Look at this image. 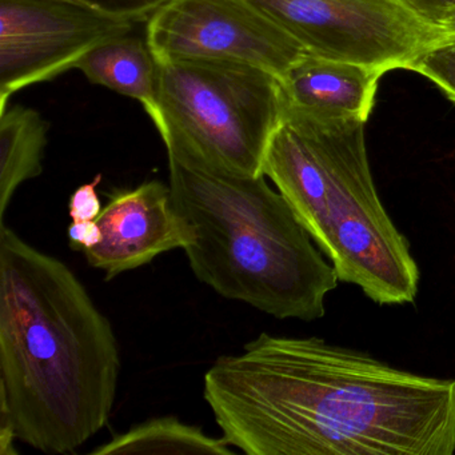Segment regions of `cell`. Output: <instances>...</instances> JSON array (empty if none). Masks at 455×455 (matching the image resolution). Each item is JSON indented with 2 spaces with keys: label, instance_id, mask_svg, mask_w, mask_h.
I'll return each mask as SVG.
<instances>
[{
  "label": "cell",
  "instance_id": "cell-1",
  "mask_svg": "<svg viewBox=\"0 0 455 455\" xmlns=\"http://www.w3.org/2000/svg\"><path fill=\"white\" fill-rule=\"evenodd\" d=\"M204 396L247 455H452L455 380L319 338L262 332L204 374Z\"/></svg>",
  "mask_w": 455,
  "mask_h": 455
},
{
  "label": "cell",
  "instance_id": "cell-2",
  "mask_svg": "<svg viewBox=\"0 0 455 455\" xmlns=\"http://www.w3.org/2000/svg\"><path fill=\"white\" fill-rule=\"evenodd\" d=\"M121 356L110 321L66 263L0 226V406L17 438L65 454L110 419Z\"/></svg>",
  "mask_w": 455,
  "mask_h": 455
},
{
  "label": "cell",
  "instance_id": "cell-3",
  "mask_svg": "<svg viewBox=\"0 0 455 455\" xmlns=\"http://www.w3.org/2000/svg\"><path fill=\"white\" fill-rule=\"evenodd\" d=\"M169 170L172 202L196 231L185 252L202 283L278 319L324 315L337 271L265 175L223 174L174 156Z\"/></svg>",
  "mask_w": 455,
  "mask_h": 455
},
{
  "label": "cell",
  "instance_id": "cell-4",
  "mask_svg": "<svg viewBox=\"0 0 455 455\" xmlns=\"http://www.w3.org/2000/svg\"><path fill=\"white\" fill-rule=\"evenodd\" d=\"M361 119L287 108L263 159L265 177L337 271L379 305L414 302L419 270L375 188Z\"/></svg>",
  "mask_w": 455,
  "mask_h": 455
},
{
  "label": "cell",
  "instance_id": "cell-5",
  "mask_svg": "<svg viewBox=\"0 0 455 455\" xmlns=\"http://www.w3.org/2000/svg\"><path fill=\"white\" fill-rule=\"evenodd\" d=\"M156 126L169 156L223 174L262 175L286 111L281 79L223 60L159 62Z\"/></svg>",
  "mask_w": 455,
  "mask_h": 455
},
{
  "label": "cell",
  "instance_id": "cell-6",
  "mask_svg": "<svg viewBox=\"0 0 455 455\" xmlns=\"http://www.w3.org/2000/svg\"><path fill=\"white\" fill-rule=\"evenodd\" d=\"M306 52L382 71H415L446 30L403 0H246Z\"/></svg>",
  "mask_w": 455,
  "mask_h": 455
},
{
  "label": "cell",
  "instance_id": "cell-7",
  "mask_svg": "<svg viewBox=\"0 0 455 455\" xmlns=\"http://www.w3.org/2000/svg\"><path fill=\"white\" fill-rule=\"evenodd\" d=\"M158 62L223 60L281 78L305 50L246 0H170L146 28Z\"/></svg>",
  "mask_w": 455,
  "mask_h": 455
},
{
  "label": "cell",
  "instance_id": "cell-8",
  "mask_svg": "<svg viewBox=\"0 0 455 455\" xmlns=\"http://www.w3.org/2000/svg\"><path fill=\"white\" fill-rule=\"evenodd\" d=\"M134 25L71 0H0V113L15 92L76 68Z\"/></svg>",
  "mask_w": 455,
  "mask_h": 455
},
{
  "label": "cell",
  "instance_id": "cell-9",
  "mask_svg": "<svg viewBox=\"0 0 455 455\" xmlns=\"http://www.w3.org/2000/svg\"><path fill=\"white\" fill-rule=\"evenodd\" d=\"M95 220L102 241L84 252L106 281L196 241V231L172 202V188L159 180L116 190Z\"/></svg>",
  "mask_w": 455,
  "mask_h": 455
},
{
  "label": "cell",
  "instance_id": "cell-10",
  "mask_svg": "<svg viewBox=\"0 0 455 455\" xmlns=\"http://www.w3.org/2000/svg\"><path fill=\"white\" fill-rule=\"evenodd\" d=\"M383 73L305 52L281 76L286 108L319 119L367 122Z\"/></svg>",
  "mask_w": 455,
  "mask_h": 455
},
{
  "label": "cell",
  "instance_id": "cell-11",
  "mask_svg": "<svg viewBox=\"0 0 455 455\" xmlns=\"http://www.w3.org/2000/svg\"><path fill=\"white\" fill-rule=\"evenodd\" d=\"M76 68L92 84L137 100L158 122L159 62L148 39L132 33L103 42L79 60Z\"/></svg>",
  "mask_w": 455,
  "mask_h": 455
},
{
  "label": "cell",
  "instance_id": "cell-12",
  "mask_svg": "<svg viewBox=\"0 0 455 455\" xmlns=\"http://www.w3.org/2000/svg\"><path fill=\"white\" fill-rule=\"evenodd\" d=\"M50 124L33 108L12 106L0 113V220L15 191L44 172Z\"/></svg>",
  "mask_w": 455,
  "mask_h": 455
},
{
  "label": "cell",
  "instance_id": "cell-13",
  "mask_svg": "<svg viewBox=\"0 0 455 455\" xmlns=\"http://www.w3.org/2000/svg\"><path fill=\"white\" fill-rule=\"evenodd\" d=\"M225 438L207 435L199 426L175 417L154 418L92 450L94 455L234 454Z\"/></svg>",
  "mask_w": 455,
  "mask_h": 455
},
{
  "label": "cell",
  "instance_id": "cell-14",
  "mask_svg": "<svg viewBox=\"0 0 455 455\" xmlns=\"http://www.w3.org/2000/svg\"><path fill=\"white\" fill-rule=\"evenodd\" d=\"M415 73L435 84L455 103V44H446L428 52Z\"/></svg>",
  "mask_w": 455,
  "mask_h": 455
},
{
  "label": "cell",
  "instance_id": "cell-15",
  "mask_svg": "<svg viewBox=\"0 0 455 455\" xmlns=\"http://www.w3.org/2000/svg\"><path fill=\"white\" fill-rule=\"evenodd\" d=\"M127 22H148L170 0H71Z\"/></svg>",
  "mask_w": 455,
  "mask_h": 455
},
{
  "label": "cell",
  "instance_id": "cell-16",
  "mask_svg": "<svg viewBox=\"0 0 455 455\" xmlns=\"http://www.w3.org/2000/svg\"><path fill=\"white\" fill-rule=\"evenodd\" d=\"M102 182V174H98L92 182L79 186L68 201V215L73 220H95L102 212V204L98 196V186Z\"/></svg>",
  "mask_w": 455,
  "mask_h": 455
},
{
  "label": "cell",
  "instance_id": "cell-17",
  "mask_svg": "<svg viewBox=\"0 0 455 455\" xmlns=\"http://www.w3.org/2000/svg\"><path fill=\"white\" fill-rule=\"evenodd\" d=\"M404 4L428 22L441 26L447 18L455 15V0H403Z\"/></svg>",
  "mask_w": 455,
  "mask_h": 455
},
{
  "label": "cell",
  "instance_id": "cell-18",
  "mask_svg": "<svg viewBox=\"0 0 455 455\" xmlns=\"http://www.w3.org/2000/svg\"><path fill=\"white\" fill-rule=\"evenodd\" d=\"M103 235L97 220H73L68 228V239L73 249H92L102 241Z\"/></svg>",
  "mask_w": 455,
  "mask_h": 455
},
{
  "label": "cell",
  "instance_id": "cell-19",
  "mask_svg": "<svg viewBox=\"0 0 455 455\" xmlns=\"http://www.w3.org/2000/svg\"><path fill=\"white\" fill-rule=\"evenodd\" d=\"M17 438L14 422L9 411L0 406V455H17L14 447V439Z\"/></svg>",
  "mask_w": 455,
  "mask_h": 455
},
{
  "label": "cell",
  "instance_id": "cell-20",
  "mask_svg": "<svg viewBox=\"0 0 455 455\" xmlns=\"http://www.w3.org/2000/svg\"><path fill=\"white\" fill-rule=\"evenodd\" d=\"M442 28L446 30L447 36H449V44H455V15L447 18L446 20L441 23Z\"/></svg>",
  "mask_w": 455,
  "mask_h": 455
}]
</instances>
